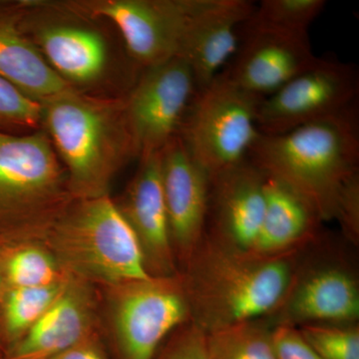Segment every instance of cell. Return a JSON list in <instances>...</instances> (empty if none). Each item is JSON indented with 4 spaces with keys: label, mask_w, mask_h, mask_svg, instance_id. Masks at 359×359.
I'll list each match as a JSON object with an SVG mask.
<instances>
[{
    "label": "cell",
    "mask_w": 359,
    "mask_h": 359,
    "mask_svg": "<svg viewBox=\"0 0 359 359\" xmlns=\"http://www.w3.org/2000/svg\"><path fill=\"white\" fill-rule=\"evenodd\" d=\"M262 100L223 73L196 94L179 136L210 178L248 160L261 135L257 114Z\"/></svg>",
    "instance_id": "5"
},
{
    "label": "cell",
    "mask_w": 359,
    "mask_h": 359,
    "mask_svg": "<svg viewBox=\"0 0 359 359\" xmlns=\"http://www.w3.org/2000/svg\"><path fill=\"white\" fill-rule=\"evenodd\" d=\"M271 328L263 318L205 334L211 359H276Z\"/></svg>",
    "instance_id": "21"
},
{
    "label": "cell",
    "mask_w": 359,
    "mask_h": 359,
    "mask_svg": "<svg viewBox=\"0 0 359 359\" xmlns=\"http://www.w3.org/2000/svg\"><path fill=\"white\" fill-rule=\"evenodd\" d=\"M266 207L261 230L250 252L280 256L299 250L316 237L321 221L308 201L280 180L266 174Z\"/></svg>",
    "instance_id": "19"
},
{
    "label": "cell",
    "mask_w": 359,
    "mask_h": 359,
    "mask_svg": "<svg viewBox=\"0 0 359 359\" xmlns=\"http://www.w3.org/2000/svg\"><path fill=\"white\" fill-rule=\"evenodd\" d=\"M37 43L48 65L69 84L98 79L107 63L105 40L87 28L48 26L40 30Z\"/></svg>",
    "instance_id": "20"
},
{
    "label": "cell",
    "mask_w": 359,
    "mask_h": 359,
    "mask_svg": "<svg viewBox=\"0 0 359 359\" xmlns=\"http://www.w3.org/2000/svg\"><path fill=\"white\" fill-rule=\"evenodd\" d=\"M271 342L276 359H323L302 337L299 328L292 325H273Z\"/></svg>",
    "instance_id": "28"
},
{
    "label": "cell",
    "mask_w": 359,
    "mask_h": 359,
    "mask_svg": "<svg viewBox=\"0 0 359 359\" xmlns=\"http://www.w3.org/2000/svg\"><path fill=\"white\" fill-rule=\"evenodd\" d=\"M22 6L0 1V77L40 104L73 89L26 35Z\"/></svg>",
    "instance_id": "17"
},
{
    "label": "cell",
    "mask_w": 359,
    "mask_h": 359,
    "mask_svg": "<svg viewBox=\"0 0 359 359\" xmlns=\"http://www.w3.org/2000/svg\"><path fill=\"white\" fill-rule=\"evenodd\" d=\"M113 325L120 359H154L163 340L191 320L180 276L113 287Z\"/></svg>",
    "instance_id": "6"
},
{
    "label": "cell",
    "mask_w": 359,
    "mask_h": 359,
    "mask_svg": "<svg viewBox=\"0 0 359 359\" xmlns=\"http://www.w3.org/2000/svg\"><path fill=\"white\" fill-rule=\"evenodd\" d=\"M266 318L273 327L358 323V280L339 264H318L309 269L297 266L282 304Z\"/></svg>",
    "instance_id": "11"
},
{
    "label": "cell",
    "mask_w": 359,
    "mask_h": 359,
    "mask_svg": "<svg viewBox=\"0 0 359 359\" xmlns=\"http://www.w3.org/2000/svg\"><path fill=\"white\" fill-rule=\"evenodd\" d=\"M11 287H44L62 280L57 259L46 250L25 247L14 252L6 264Z\"/></svg>",
    "instance_id": "24"
},
{
    "label": "cell",
    "mask_w": 359,
    "mask_h": 359,
    "mask_svg": "<svg viewBox=\"0 0 359 359\" xmlns=\"http://www.w3.org/2000/svg\"><path fill=\"white\" fill-rule=\"evenodd\" d=\"M60 282L34 287H11L4 304V330L11 346L39 320L65 289Z\"/></svg>",
    "instance_id": "22"
},
{
    "label": "cell",
    "mask_w": 359,
    "mask_h": 359,
    "mask_svg": "<svg viewBox=\"0 0 359 359\" xmlns=\"http://www.w3.org/2000/svg\"><path fill=\"white\" fill-rule=\"evenodd\" d=\"M359 139L351 109L285 133L259 135L249 159L301 194L321 221L337 219L344 186L358 173Z\"/></svg>",
    "instance_id": "2"
},
{
    "label": "cell",
    "mask_w": 359,
    "mask_h": 359,
    "mask_svg": "<svg viewBox=\"0 0 359 359\" xmlns=\"http://www.w3.org/2000/svg\"><path fill=\"white\" fill-rule=\"evenodd\" d=\"M41 123L82 200L107 195L116 172L135 154L124 100H100L74 89L41 104Z\"/></svg>",
    "instance_id": "3"
},
{
    "label": "cell",
    "mask_w": 359,
    "mask_h": 359,
    "mask_svg": "<svg viewBox=\"0 0 359 359\" xmlns=\"http://www.w3.org/2000/svg\"><path fill=\"white\" fill-rule=\"evenodd\" d=\"M337 219L347 237L358 240L359 233V176L358 172L348 179L340 197Z\"/></svg>",
    "instance_id": "29"
},
{
    "label": "cell",
    "mask_w": 359,
    "mask_h": 359,
    "mask_svg": "<svg viewBox=\"0 0 359 359\" xmlns=\"http://www.w3.org/2000/svg\"><path fill=\"white\" fill-rule=\"evenodd\" d=\"M327 6L325 0H263L255 6L245 27L309 35L313 25Z\"/></svg>",
    "instance_id": "23"
},
{
    "label": "cell",
    "mask_w": 359,
    "mask_h": 359,
    "mask_svg": "<svg viewBox=\"0 0 359 359\" xmlns=\"http://www.w3.org/2000/svg\"><path fill=\"white\" fill-rule=\"evenodd\" d=\"M299 250L261 256L205 233L179 275L191 321L207 334L269 318L292 285Z\"/></svg>",
    "instance_id": "1"
},
{
    "label": "cell",
    "mask_w": 359,
    "mask_h": 359,
    "mask_svg": "<svg viewBox=\"0 0 359 359\" xmlns=\"http://www.w3.org/2000/svg\"><path fill=\"white\" fill-rule=\"evenodd\" d=\"M201 0H99L84 11L116 25L130 57L142 68L179 57Z\"/></svg>",
    "instance_id": "9"
},
{
    "label": "cell",
    "mask_w": 359,
    "mask_h": 359,
    "mask_svg": "<svg viewBox=\"0 0 359 359\" xmlns=\"http://www.w3.org/2000/svg\"><path fill=\"white\" fill-rule=\"evenodd\" d=\"M358 77L351 65L320 58L318 62L262 100L259 133L273 136L351 109Z\"/></svg>",
    "instance_id": "8"
},
{
    "label": "cell",
    "mask_w": 359,
    "mask_h": 359,
    "mask_svg": "<svg viewBox=\"0 0 359 359\" xmlns=\"http://www.w3.org/2000/svg\"><path fill=\"white\" fill-rule=\"evenodd\" d=\"M154 359H211L205 332L192 321H188L175 330L173 337Z\"/></svg>",
    "instance_id": "27"
},
{
    "label": "cell",
    "mask_w": 359,
    "mask_h": 359,
    "mask_svg": "<svg viewBox=\"0 0 359 359\" xmlns=\"http://www.w3.org/2000/svg\"><path fill=\"white\" fill-rule=\"evenodd\" d=\"M117 205L138 238L149 275L178 276L163 193L160 153L141 159L140 168Z\"/></svg>",
    "instance_id": "15"
},
{
    "label": "cell",
    "mask_w": 359,
    "mask_h": 359,
    "mask_svg": "<svg viewBox=\"0 0 359 359\" xmlns=\"http://www.w3.org/2000/svg\"><path fill=\"white\" fill-rule=\"evenodd\" d=\"M62 179L58 156L44 131L0 132V214L43 204L57 195Z\"/></svg>",
    "instance_id": "13"
},
{
    "label": "cell",
    "mask_w": 359,
    "mask_h": 359,
    "mask_svg": "<svg viewBox=\"0 0 359 359\" xmlns=\"http://www.w3.org/2000/svg\"><path fill=\"white\" fill-rule=\"evenodd\" d=\"M41 104L0 77V132L18 134L41 123Z\"/></svg>",
    "instance_id": "26"
},
{
    "label": "cell",
    "mask_w": 359,
    "mask_h": 359,
    "mask_svg": "<svg viewBox=\"0 0 359 359\" xmlns=\"http://www.w3.org/2000/svg\"><path fill=\"white\" fill-rule=\"evenodd\" d=\"M266 174L249 159L211 179L210 233L243 250H252L263 222Z\"/></svg>",
    "instance_id": "16"
},
{
    "label": "cell",
    "mask_w": 359,
    "mask_h": 359,
    "mask_svg": "<svg viewBox=\"0 0 359 359\" xmlns=\"http://www.w3.org/2000/svg\"><path fill=\"white\" fill-rule=\"evenodd\" d=\"M243 26L245 36H241L237 52L222 73L259 98L275 93L320 59L313 54L309 35Z\"/></svg>",
    "instance_id": "12"
},
{
    "label": "cell",
    "mask_w": 359,
    "mask_h": 359,
    "mask_svg": "<svg viewBox=\"0 0 359 359\" xmlns=\"http://www.w3.org/2000/svg\"><path fill=\"white\" fill-rule=\"evenodd\" d=\"M197 94L192 71L181 57L145 68L124 100L135 154H159L178 136Z\"/></svg>",
    "instance_id": "7"
},
{
    "label": "cell",
    "mask_w": 359,
    "mask_h": 359,
    "mask_svg": "<svg viewBox=\"0 0 359 359\" xmlns=\"http://www.w3.org/2000/svg\"><path fill=\"white\" fill-rule=\"evenodd\" d=\"M247 0H201L179 57L190 66L197 93L221 74L240 44V28L255 9Z\"/></svg>",
    "instance_id": "14"
},
{
    "label": "cell",
    "mask_w": 359,
    "mask_h": 359,
    "mask_svg": "<svg viewBox=\"0 0 359 359\" xmlns=\"http://www.w3.org/2000/svg\"><path fill=\"white\" fill-rule=\"evenodd\" d=\"M91 299L81 282L67 278L48 311L18 341L7 359H50L89 339Z\"/></svg>",
    "instance_id": "18"
},
{
    "label": "cell",
    "mask_w": 359,
    "mask_h": 359,
    "mask_svg": "<svg viewBox=\"0 0 359 359\" xmlns=\"http://www.w3.org/2000/svg\"><path fill=\"white\" fill-rule=\"evenodd\" d=\"M160 157L172 247L175 257L185 266L205 235L211 178L179 135L161 151Z\"/></svg>",
    "instance_id": "10"
},
{
    "label": "cell",
    "mask_w": 359,
    "mask_h": 359,
    "mask_svg": "<svg viewBox=\"0 0 359 359\" xmlns=\"http://www.w3.org/2000/svg\"><path fill=\"white\" fill-rule=\"evenodd\" d=\"M52 242L81 278L112 287L152 278L133 229L108 195L82 200L59 222Z\"/></svg>",
    "instance_id": "4"
},
{
    "label": "cell",
    "mask_w": 359,
    "mask_h": 359,
    "mask_svg": "<svg viewBox=\"0 0 359 359\" xmlns=\"http://www.w3.org/2000/svg\"><path fill=\"white\" fill-rule=\"evenodd\" d=\"M323 359H359V327L353 325H306L297 327Z\"/></svg>",
    "instance_id": "25"
},
{
    "label": "cell",
    "mask_w": 359,
    "mask_h": 359,
    "mask_svg": "<svg viewBox=\"0 0 359 359\" xmlns=\"http://www.w3.org/2000/svg\"><path fill=\"white\" fill-rule=\"evenodd\" d=\"M50 359H108L90 339L66 349Z\"/></svg>",
    "instance_id": "30"
}]
</instances>
